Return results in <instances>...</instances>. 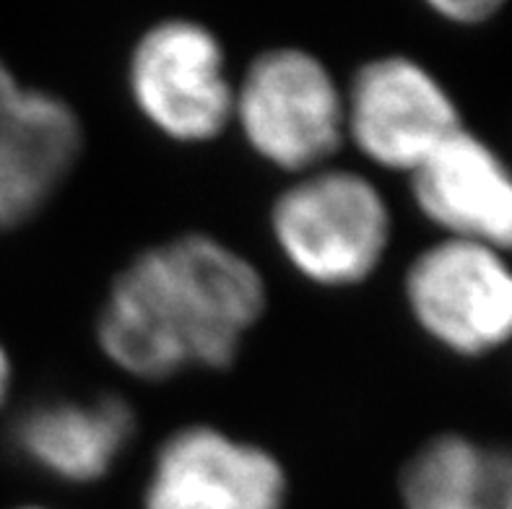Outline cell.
Returning a JSON list of instances; mask_svg holds the SVG:
<instances>
[{
    "label": "cell",
    "instance_id": "277c9868",
    "mask_svg": "<svg viewBox=\"0 0 512 509\" xmlns=\"http://www.w3.org/2000/svg\"><path fill=\"white\" fill-rule=\"evenodd\" d=\"M125 89L143 123L177 146H206L232 128L227 47L201 19L164 16L133 39Z\"/></svg>",
    "mask_w": 512,
    "mask_h": 509
},
{
    "label": "cell",
    "instance_id": "4fadbf2b",
    "mask_svg": "<svg viewBox=\"0 0 512 509\" xmlns=\"http://www.w3.org/2000/svg\"><path fill=\"white\" fill-rule=\"evenodd\" d=\"M489 476L497 509H512V445H489Z\"/></svg>",
    "mask_w": 512,
    "mask_h": 509
},
{
    "label": "cell",
    "instance_id": "8fae6325",
    "mask_svg": "<svg viewBox=\"0 0 512 509\" xmlns=\"http://www.w3.org/2000/svg\"><path fill=\"white\" fill-rule=\"evenodd\" d=\"M403 509H497L489 445L463 432L424 439L398 476Z\"/></svg>",
    "mask_w": 512,
    "mask_h": 509
},
{
    "label": "cell",
    "instance_id": "8992f818",
    "mask_svg": "<svg viewBox=\"0 0 512 509\" xmlns=\"http://www.w3.org/2000/svg\"><path fill=\"white\" fill-rule=\"evenodd\" d=\"M346 143L385 172L409 177L453 133L461 107L422 60L385 52L364 60L344 84Z\"/></svg>",
    "mask_w": 512,
    "mask_h": 509
},
{
    "label": "cell",
    "instance_id": "5bb4252c",
    "mask_svg": "<svg viewBox=\"0 0 512 509\" xmlns=\"http://www.w3.org/2000/svg\"><path fill=\"white\" fill-rule=\"evenodd\" d=\"M24 91L26 84H21L11 65L0 58V136L6 133V128L16 117V110H19L21 99H24Z\"/></svg>",
    "mask_w": 512,
    "mask_h": 509
},
{
    "label": "cell",
    "instance_id": "9a60e30c",
    "mask_svg": "<svg viewBox=\"0 0 512 509\" xmlns=\"http://www.w3.org/2000/svg\"><path fill=\"white\" fill-rule=\"evenodd\" d=\"M11 387H13V361L8 348L0 341V411L6 408L8 398H11Z\"/></svg>",
    "mask_w": 512,
    "mask_h": 509
},
{
    "label": "cell",
    "instance_id": "6da1fadb",
    "mask_svg": "<svg viewBox=\"0 0 512 509\" xmlns=\"http://www.w3.org/2000/svg\"><path fill=\"white\" fill-rule=\"evenodd\" d=\"M266 312V276L245 252L208 232H182L115 273L94 341L130 380L159 385L232 369Z\"/></svg>",
    "mask_w": 512,
    "mask_h": 509
},
{
    "label": "cell",
    "instance_id": "5b68a950",
    "mask_svg": "<svg viewBox=\"0 0 512 509\" xmlns=\"http://www.w3.org/2000/svg\"><path fill=\"white\" fill-rule=\"evenodd\" d=\"M403 302L429 341L461 359L512 343V263L492 247L437 239L403 273Z\"/></svg>",
    "mask_w": 512,
    "mask_h": 509
},
{
    "label": "cell",
    "instance_id": "2e32d148",
    "mask_svg": "<svg viewBox=\"0 0 512 509\" xmlns=\"http://www.w3.org/2000/svg\"><path fill=\"white\" fill-rule=\"evenodd\" d=\"M16 509H50V507H42V504H26V507H16Z\"/></svg>",
    "mask_w": 512,
    "mask_h": 509
},
{
    "label": "cell",
    "instance_id": "7a4b0ae2",
    "mask_svg": "<svg viewBox=\"0 0 512 509\" xmlns=\"http://www.w3.org/2000/svg\"><path fill=\"white\" fill-rule=\"evenodd\" d=\"M268 232L299 278L346 291L383 268L393 245V211L372 177L333 162L289 180L268 208Z\"/></svg>",
    "mask_w": 512,
    "mask_h": 509
},
{
    "label": "cell",
    "instance_id": "30bf717a",
    "mask_svg": "<svg viewBox=\"0 0 512 509\" xmlns=\"http://www.w3.org/2000/svg\"><path fill=\"white\" fill-rule=\"evenodd\" d=\"M86 149V125L71 102L26 86L0 136V234L32 224L50 206Z\"/></svg>",
    "mask_w": 512,
    "mask_h": 509
},
{
    "label": "cell",
    "instance_id": "3957f363",
    "mask_svg": "<svg viewBox=\"0 0 512 509\" xmlns=\"http://www.w3.org/2000/svg\"><path fill=\"white\" fill-rule=\"evenodd\" d=\"M232 128L289 177L328 167L346 146L344 84L305 47L260 50L234 78Z\"/></svg>",
    "mask_w": 512,
    "mask_h": 509
},
{
    "label": "cell",
    "instance_id": "ba28073f",
    "mask_svg": "<svg viewBox=\"0 0 512 509\" xmlns=\"http://www.w3.org/2000/svg\"><path fill=\"white\" fill-rule=\"evenodd\" d=\"M406 180L414 208L442 239L512 255V164L487 138L461 128Z\"/></svg>",
    "mask_w": 512,
    "mask_h": 509
},
{
    "label": "cell",
    "instance_id": "9c48e42d",
    "mask_svg": "<svg viewBox=\"0 0 512 509\" xmlns=\"http://www.w3.org/2000/svg\"><path fill=\"white\" fill-rule=\"evenodd\" d=\"M138 434V413L117 393L37 400L11 426L21 460L65 486L110 478Z\"/></svg>",
    "mask_w": 512,
    "mask_h": 509
},
{
    "label": "cell",
    "instance_id": "7c38bea8",
    "mask_svg": "<svg viewBox=\"0 0 512 509\" xmlns=\"http://www.w3.org/2000/svg\"><path fill=\"white\" fill-rule=\"evenodd\" d=\"M427 8L448 24L474 29V26L489 24L502 11V3L497 0H432Z\"/></svg>",
    "mask_w": 512,
    "mask_h": 509
},
{
    "label": "cell",
    "instance_id": "52a82bcc",
    "mask_svg": "<svg viewBox=\"0 0 512 509\" xmlns=\"http://www.w3.org/2000/svg\"><path fill=\"white\" fill-rule=\"evenodd\" d=\"M289 471L266 445L206 421L164 434L141 509H286Z\"/></svg>",
    "mask_w": 512,
    "mask_h": 509
}]
</instances>
